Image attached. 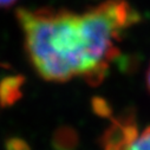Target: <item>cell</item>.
<instances>
[{"label": "cell", "mask_w": 150, "mask_h": 150, "mask_svg": "<svg viewBox=\"0 0 150 150\" xmlns=\"http://www.w3.org/2000/svg\"><path fill=\"white\" fill-rule=\"evenodd\" d=\"M16 1H17V0H0V8L12 6Z\"/></svg>", "instance_id": "3957f363"}, {"label": "cell", "mask_w": 150, "mask_h": 150, "mask_svg": "<svg viewBox=\"0 0 150 150\" xmlns=\"http://www.w3.org/2000/svg\"><path fill=\"white\" fill-rule=\"evenodd\" d=\"M103 150H150V125L139 129L130 115L114 118L103 135Z\"/></svg>", "instance_id": "7a4b0ae2"}, {"label": "cell", "mask_w": 150, "mask_h": 150, "mask_svg": "<svg viewBox=\"0 0 150 150\" xmlns=\"http://www.w3.org/2000/svg\"><path fill=\"white\" fill-rule=\"evenodd\" d=\"M17 18L28 59L42 78H83L90 85L106 77L123 35L141 20L127 0H105L82 13L19 8Z\"/></svg>", "instance_id": "6da1fadb"}, {"label": "cell", "mask_w": 150, "mask_h": 150, "mask_svg": "<svg viewBox=\"0 0 150 150\" xmlns=\"http://www.w3.org/2000/svg\"><path fill=\"white\" fill-rule=\"evenodd\" d=\"M145 81H146V88L150 92V64H149V67L146 70V76H145Z\"/></svg>", "instance_id": "277c9868"}]
</instances>
